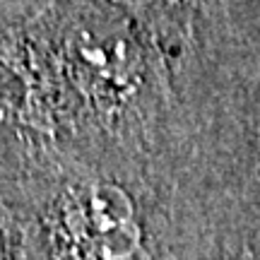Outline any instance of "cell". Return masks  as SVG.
<instances>
[{"label": "cell", "mask_w": 260, "mask_h": 260, "mask_svg": "<svg viewBox=\"0 0 260 260\" xmlns=\"http://www.w3.org/2000/svg\"><path fill=\"white\" fill-rule=\"evenodd\" d=\"M73 226L96 253L118 258L133 251L135 226L128 200L116 188H92L73 210Z\"/></svg>", "instance_id": "obj_1"}, {"label": "cell", "mask_w": 260, "mask_h": 260, "mask_svg": "<svg viewBox=\"0 0 260 260\" xmlns=\"http://www.w3.org/2000/svg\"><path fill=\"white\" fill-rule=\"evenodd\" d=\"M260 15V12H258ZM260 29V27H258ZM253 75H243L246 87V121L243 125V145L236 147V161H239V188L246 203L251 207V217L258 222L255 236L260 239V31L255 37V51H253Z\"/></svg>", "instance_id": "obj_2"}]
</instances>
